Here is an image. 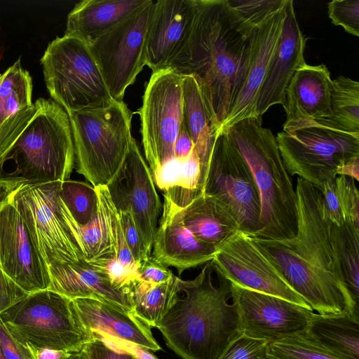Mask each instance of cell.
Returning <instances> with one entry per match:
<instances>
[{
  "label": "cell",
  "instance_id": "6da1fadb",
  "mask_svg": "<svg viewBox=\"0 0 359 359\" xmlns=\"http://www.w3.org/2000/svg\"><path fill=\"white\" fill-rule=\"evenodd\" d=\"M196 5L189 36L165 68L196 79L217 134L243 83L256 26L228 0H196Z\"/></svg>",
  "mask_w": 359,
  "mask_h": 359
},
{
  "label": "cell",
  "instance_id": "7a4b0ae2",
  "mask_svg": "<svg viewBox=\"0 0 359 359\" xmlns=\"http://www.w3.org/2000/svg\"><path fill=\"white\" fill-rule=\"evenodd\" d=\"M296 234L282 240L252 237L277 266L290 286L318 314H350L359 318V306L345 285L329 238L321 191L298 177L295 187Z\"/></svg>",
  "mask_w": 359,
  "mask_h": 359
},
{
  "label": "cell",
  "instance_id": "3957f363",
  "mask_svg": "<svg viewBox=\"0 0 359 359\" xmlns=\"http://www.w3.org/2000/svg\"><path fill=\"white\" fill-rule=\"evenodd\" d=\"M210 261L193 280H180L178 299L158 330L167 346L182 359H219L243 334L237 306L227 302L230 283L219 276L213 284Z\"/></svg>",
  "mask_w": 359,
  "mask_h": 359
},
{
  "label": "cell",
  "instance_id": "277c9868",
  "mask_svg": "<svg viewBox=\"0 0 359 359\" xmlns=\"http://www.w3.org/2000/svg\"><path fill=\"white\" fill-rule=\"evenodd\" d=\"M36 112L0 156V187L63 182L74 167V147L67 111L52 99L35 101Z\"/></svg>",
  "mask_w": 359,
  "mask_h": 359
},
{
  "label": "cell",
  "instance_id": "5b68a950",
  "mask_svg": "<svg viewBox=\"0 0 359 359\" xmlns=\"http://www.w3.org/2000/svg\"><path fill=\"white\" fill-rule=\"evenodd\" d=\"M226 131L248 164L259 190V227L252 237L292 238L297 230V195L276 137L270 129L262 126L260 116L241 120Z\"/></svg>",
  "mask_w": 359,
  "mask_h": 359
},
{
  "label": "cell",
  "instance_id": "8992f818",
  "mask_svg": "<svg viewBox=\"0 0 359 359\" xmlns=\"http://www.w3.org/2000/svg\"><path fill=\"white\" fill-rule=\"evenodd\" d=\"M68 114L77 172L94 187L107 186L129 151L132 111L123 101H112Z\"/></svg>",
  "mask_w": 359,
  "mask_h": 359
},
{
  "label": "cell",
  "instance_id": "52a82bcc",
  "mask_svg": "<svg viewBox=\"0 0 359 359\" xmlns=\"http://www.w3.org/2000/svg\"><path fill=\"white\" fill-rule=\"evenodd\" d=\"M0 320L25 348L72 352L95 338L80 322L72 301L49 289L27 294L2 311Z\"/></svg>",
  "mask_w": 359,
  "mask_h": 359
},
{
  "label": "cell",
  "instance_id": "ba28073f",
  "mask_svg": "<svg viewBox=\"0 0 359 359\" xmlns=\"http://www.w3.org/2000/svg\"><path fill=\"white\" fill-rule=\"evenodd\" d=\"M41 63L52 100L68 114L114 101L84 41L72 36L57 37L48 44Z\"/></svg>",
  "mask_w": 359,
  "mask_h": 359
},
{
  "label": "cell",
  "instance_id": "9c48e42d",
  "mask_svg": "<svg viewBox=\"0 0 359 359\" xmlns=\"http://www.w3.org/2000/svg\"><path fill=\"white\" fill-rule=\"evenodd\" d=\"M61 182L1 187L22 217L47 267L86 262L58 208Z\"/></svg>",
  "mask_w": 359,
  "mask_h": 359
},
{
  "label": "cell",
  "instance_id": "30bf717a",
  "mask_svg": "<svg viewBox=\"0 0 359 359\" xmlns=\"http://www.w3.org/2000/svg\"><path fill=\"white\" fill-rule=\"evenodd\" d=\"M276 137L289 175H297L321 191L338 168L359 156V136L318 126L278 133Z\"/></svg>",
  "mask_w": 359,
  "mask_h": 359
},
{
  "label": "cell",
  "instance_id": "8fae6325",
  "mask_svg": "<svg viewBox=\"0 0 359 359\" xmlns=\"http://www.w3.org/2000/svg\"><path fill=\"white\" fill-rule=\"evenodd\" d=\"M202 194L219 201L240 231L255 236L260 217L259 190L248 164L226 130L215 137Z\"/></svg>",
  "mask_w": 359,
  "mask_h": 359
},
{
  "label": "cell",
  "instance_id": "7c38bea8",
  "mask_svg": "<svg viewBox=\"0 0 359 359\" xmlns=\"http://www.w3.org/2000/svg\"><path fill=\"white\" fill-rule=\"evenodd\" d=\"M182 80L168 68L152 72L137 111L151 175L174 158L175 142L183 121Z\"/></svg>",
  "mask_w": 359,
  "mask_h": 359
},
{
  "label": "cell",
  "instance_id": "4fadbf2b",
  "mask_svg": "<svg viewBox=\"0 0 359 359\" xmlns=\"http://www.w3.org/2000/svg\"><path fill=\"white\" fill-rule=\"evenodd\" d=\"M154 8L152 1L88 44L114 101H123L146 65L145 39Z\"/></svg>",
  "mask_w": 359,
  "mask_h": 359
},
{
  "label": "cell",
  "instance_id": "5bb4252c",
  "mask_svg": "<svg viewBox=\"0 0 359 359\" xmlns=\"http://www.w3.org/2000/svg\"><path fill=\"white\" fill-rule=\"evenodd\" d=\"M210 262L217 273L231 283L311 309L253 238L241 231L219 246Z\"/></svg>",
  "mask_w": 359,
  "mask_h": 359
},
{
  "label": "cell",
  "instance_id": "9a60e30c",
  "mask_svg": "<svg viewBox=\"0 0 359 359\" xmlns=\"http://www.w3.org/2000/svg\"><path fill=\"white\" fill-rule=\"evenodd\" d=\"M107 187L116 210L130 212L142 243L150 256L161 203L150 169L133 137L121 168Z\"/></svg>",
  "mask_w": 359,
  "mask_h": 359
},
{
  "label": "cell",
  "instance_id": "2e32d148",
  "mask_svg": "<svg viewBox=\"0 0 359 359\" xmlns=\"http://www.w3.org/2000/svg\"><path fill=\"white\" fill-rule=\"evenodd\" d=\"M230 295L239 312L243 334L268 343L304 334L313 313L283 298L231 283Z\"/></svg>",
  "mask_w": 359,
  "mask_h": 359
},
{
  "label": "cell",
  "instance_id": "e0dca14e",
  "mask_svg": "<svg viewBox=\"0 0 359 359\" xmlns=\"http://www.w3.org/2000/svg\"><path fill=\"white\" fill-rule=\"evenodd\" d=\"M0 269L27 294L49 287L48 267L22 217L1 187Z\"/></svg>",
  "mask_w": 359,
  "mask_h": 359
},
{
  "label": "cell",
  "instance_id": "ac0fdd59",
  "mask_svg": "<svg viewBox=\"0 0 359 359\" xmlns=\"http://www.w3.org/2000/svg\"><path fill=\"white\" fill-rule=\"evenodd\" d=\"M306 38L299 26L293 1L286 0L281 33L259 89L256 114L262 116L273 105L285 103L286 90L295 72L304 65Z\"/></svg>",
  "mask_w": 359,
  "mask_h": 359
},
{
  "label": "cell",
  "instance_id": "d6986e66",
  "mask_svg": "<svg viewBox=\"0 0 359 359\" xmlns=\"http://www.w3.org/2000/svg\"><path fill=\"white\" fill-rule=\"evenodd\" d=\"M196 0L154 1L145 39V62L152 72L165 69L187 41Z\"/></svg>",
  "mask_w": 359,
  "mask_h": 359
},
{
  "label": "cell",
  "instance_id": "ffe728a7",
  "mask_svg": "<svg viewBox=\"0 0 359 359\" xmlns=\"http://www.w3.org/2000/svg\"><path fill=\"white\" fill-rule=\"evenodd\" d=\"M284 18L285 6L257 25L252 31L250 55L243 83L217 133L241 120L257 117L256 104L258 93L279 39Z\"/></svg>",
  "mask_w": 359,
  "mask_h": 359
},
{
  "label": "cell",
  "instance_id": "44dd1931",
  "mask_svg": "<svg viewBox=\"0 0 359 359\" xmlns=\"http://www.w3.org/2000/svg\"><path fill=\"white\" fill-rule=\"evenodd\" d=\"M333 82L325 65H304L292 77L283 105V131L313 126L329 116Z\"/></svg>",
  "mask_w": 359,
  "mask_h": 359
},
{
  "label": "cell",
  "instance_id": "7402d4cb",
  "mask_svg": "<svg viewBox=\"0 0 359 359\" xmlns=\"http://www.w3.org/2000/svg\"><path fill=\"white\" fill-rule=\"evenodd\" d=\"M215 247L197 239L184 225L181 208L163 196L162 215L157 226L151 256L178 274L212 260Z\"/></svg>",
  "mask_w": 359,
  "mask_h": 359
},
{
  "label": "cell",
  "instance_id": "603a6c76",
  "mask_svg": "<svg viewBox=\"0 0 359 359\" xmlns=\"http://www.w3.org/2000/svg\"><path fill=\"white\" fill-rule=\"evenodd\" d=\"M48 289L67 299H93L133 312L127 294L112 287L103 272L88 262L48 267Z\"/></svg>",
  "mask_w": 359,
  "mask_h": 359
},
{
  "label": "cell",
  "instance_id": "cb8c5ba5",
  "mask_svg": "<svg viewBox=\"0 0 359 359\" xmlns=\"http://www.w3.org/2000/svg\"><path fill=\"white\" fill-rule=\"evenodd\" d=\"M71 301L80 322L91 333L104 332L151 351L162 349L151 328L133 312L93 299Z\"/></svg>",
  "mask_w": 359,
  "mask_h": 359
},
{
  "label": "cell",
  "instance_id": "d4e9b609",
  "mask_svg": "<svg viewBox=\"0 0 359 359\" xmlns=\"http://www.w3.org/2000/svg\"><path fill=\"white\" fill-rule=\"evenodd\" d=\"M32 79L19 58L0 74V156L13 144L36 112Z\"/></svg>",
  "mask_w": 359,
  "mask_h": 359
},
{
  "label": "cell",
  "instance_id": "484cf974",
  "mask_svg": "<svg viewBox=\"0 0 359 359\" xmlns=\"http://www.w3.org/2000/svg\"><path fill=\"white\" fill-rule=\"evenodd\" d=\"M151 0H83L67 16L65 35L88 44L117 25Z\"/></svg>",
  "mask_w": 359,
  "mask_h": 359
},
{
  "label": "cell",
  "instance_id": "4316f807",
  "mask_svg": "<svg viewBox=\"0 0 359 359\" xmlns=\"http://www.w3.org/2000/svg\"><path fill=\"white\" fill-rule=\"evenodd\" d=\"M184 226L199 241L217 248L240 231L234 217L219 201L205 194L181 208Z\"/></svg>",
  "mask_w": 359,
  "mask_h": 359
},
{
  "label": "cell",
  "instance_id": "83f0119b",
  "mask_svg": "<svg viewBox=\"0 0 359 359\" xmlns=\"http://www.w3.org/2000/svg\"><path fill=\"white\" fill-rule=\"evenodd\" d=\"M182 77V123L199 159L203 188L217 129L196 79L192 76Z\"/></svg>",
  "mask_w": 359,
  "mask_h": 359
},
{
  "label": "cell",
  "instance_id": "f1b7e54d",
  "mask_svg": "<svg viewBox=\"0 0 359 359\" xmlns=\"http://www.w3.org/2000/svg\"><path fill=\"white\" fill-rule=\"evenodd\" d=\"M304 335L338 359H359V318L313 313Z\"/></svg>",
  "mask_w": 359,
  "mask_h": 359
},
{
  "label": "cell",
  "instance_id": "f546056e",
  "mask_svg": "<svg viewBox=\"0 0 359 359\" xmlns=\"http://www.w3.org/2000/svg\"><path fill=\"white\" fill-rule=\"evenodd\" d=\"M180 280L175 275L158 284L137 280L127 291L133 314L151 328H157L180 295Z\"/></svg>",
  "mask_w": 359,
  "mask_h": 359
},
{
  "label": "cell",
  "instance_id": "4dcf8cb0",
  "mask_svg": "<svg viewBox=\"0 0 359 359\" xmlns=\"http://www.w3.org/2000/svg\"><path fill=\"white\" fill-rule=\"evenodd\" d=\"M97 197V213L86 225L79 224L74 219L60 195L57 199L60 215L83 253L86 262L101 257H115L110 241L105 210L101 199L98 196Z\"/></svg>",
  "mask_w": 359,
  "mask_h": 359
},
{
  "label": "cell",
  "instance_id": "1f68e13d",
  "mask_svg": "<svg viewBox=\"0 0 359 359\" xmlns=\"http://www.w3.org/2000/svg\"><path fill=\"white\" fill-rule=\"evenodd\" d=\"M332 82L330 114L313 126L359 136V83L344 76Z\"/></svg>",
  "mask_w": 359,
  "mask_h": 359
},
{
  "label": "cell",
  "instance_id": "d6a6232c",
  "mask_svg": "<svg viewBox=\"0 0 359 359\" xmlns=\"http://www.w3.org/2000/svg\"><path fill=\"white\" fill-rule=\"evenodd\" d=\"M320 191L326 219L337 226L349 222L359 228V191L353 179L337 176L325 183Z\"/></svg>",
  "mask_w": 359,
  "mask_h": 359
},
{
  "label": "cell",
  "instance_id": "836d02e7",
  "mask_svg": "<svg viewBox=\"0 0 359 359\" xmlns=\"http://www.w3.org/2000/svg\"><path fill=\"white\" fill-rule=\"evenodd\" d=\"M329 238L347 290L359 306V228L349 222L337 226L329 222Z\"/></svg>",
  "mask_w": 359,
  "mask_h": 359
},
{
  "label": "cell",
  "instance_id": "e575fe53",
  "mask_svg": "<svg viewBox=\"0 0 359 359\" xmlns=\"http://www.w3.org/2000/svg\"><path fill=\"white\" fill-rule=\"evenodd\" d=\"M152 177L154 184L163 191L177 187L193 191L197 196L203 193L201 165L194 148L187 158L172 159Z\"/></svg>",
  "mask_w": 359,
  "mask_h": 359
},
{
  "label": "cell",
  "instance_id": "d590c367",
  "mask_svg": "<svg viewBox=\"0 0 359 359\" xmlns=\"http://www.w3.org/2000/svg\"><path fill=\"white\" fill-rule=\"evenodd\" d=\"M59 195L79 224H87L97 213V194L95 187L88 183L69 180L63 181Z\"/></svg>",
  "mask_w": 359,
  "mask_h": 359
},
{
  "label": "cell",
  "instance_id": "8d00e7d4",
  "mask_svg": "<svg viewBox=\"0 0 359 359\" xmlns=\"http://www.w3.org/2000/svg\"><path fill=\"white\" fill-rule=\"evenodd\" d=\"M267 359H338L312 343L304 334L266 345Z\"/></svg>",
  "mask_w": 359,
  "mask_h": 359
},
{
  "label": "cell",
  "instance_id": "74e56055",
  "mask_svg": "<svg viewBox=\"0 0 359 359\" xmlns=\"http://www.w3.org/2000/svg\"><path fill=\"white\" fill-rule=\"evenodd\" d=\"M95 189L105 210L110 241L115 258L126 266L138 270V266L125 239L118 211L111 201L107 186H98Z\"/></svg>",
  "mask_w": 359,
  "mask_h": 359
},
{
  "label": "cell",
  "instance_id": "f35d334b",
  "mask_svg": "<svg viewBox=\"0 0 359 359\" xmlns=\"http://www.w3.org/2000/svg\"><path fill=\"white\" fill-rule=\"evenodd\" d=\"M88 262L103 272L112 287L126 294L130 286L140 279L138 270L126 266L114 257L97 258Z\"/></svg>",
  "mask_w": 359,
  "mask_h": 359
},
{
  "label": "cell",
  "instance_id": "ab89813d",
  "mask_svg": "<svg viewBox=\"0 0 359 359\" xmlns=\"http://www.w3.org/2000/svg\"><path fill=\"white\" fill-rule=\"evenodd\" d=\"M245 21L257 26L282 8L286 0H228Z\"/></svg>",
  "mask_w": 359,
  "mask_h": 359
},
{
  "label": "cell",
  "instance_id": "60d3db41",
  "mask_svg": "<svg viewBox=\"0 0 359 359\" xmlns=\"http://www.w3.org/2000/svg\"><path fill=\"white\" fill-rule=\"evenodd\" d=\"M332 22L359 36V0H333L327 4Z\"/></svg>",
  "mask_w": 359,
  "mask_h": 359
},
{
  "label": "cell",
  "instance_id": "b9f144b4",
  "mask_svg": "<svg viewBox=\"0 0 359 359\" xmlns=\"http://www.w3.org/2000/svg\"><path fill=\"white\" fill-rule=\"evenodd\" d=\"M267 343L242 334L227 346L219 359H267Z\"/></svg>",
  "mask_w": 359,
  "mask_h": 359
},
{
  "label": "cell",
  "instance_id": "7bdbcfd3",
  "mask_svg": "<svg viewBox=\"0 0 359 359\" xmlns=\"http://www.w3.org/2000/svg\"><path fill=\"white\" fill-rule=\"evenodd\" d=\"M117 211L125 239L139 268L141 263L149 256L147 255L142 243L130 212L128 209Z\"/></svg>",
  "mask_w": 359,
  "mask_h": 359
},
{
  "label": "cell",
  "instance_id": "ee69618b",
  "mask_svg": "<svg viewBox=\"0 0 359 359\" xmlns=\"http://www.w3.org/2000/svg\"><path fill=\"white\" fill-rule=\"evenodd\" d=\"M140 278L151 283H162L170 280L175 275L172 271L150 255L138 268Z\"/></svg>",
  "mask_w": 359,
  "mask_h": 359
},
{
  "label": "cell",
  "instance_id": "f6af8a7d",
  "mask_svg": "<svg viewBox=\"0 0 359 359\" xmlns=\"http://www.w3.org/2000/svg\"><path fill=\"white\" fill-rule=\"evenodd\" d=\"M93 334L95 337L100 339L113 349L127 353L135 359H158L150 351L128 341L111 336L104 332H95Z\"/></svg>",
  "mask_w": 359,
  "mask_h": 359
},
{
  "label": "cell",
  "instance_id": "bcb514c9",
  "mask_svg": "<svg viewBox=\"0 0 359 359\" xmlns=\"http://www.w3.org/2000/svg\"><path fill=\"white\" fill-rule=\"evenodd\" d=\"M88 359H133L125 352L118 351L107 345L102 340L95 337L81 348Z\"/></svg>",
  "mask_w": 359,
  "mask_h": 359
},
{
  "label": "cell",
  "instance_id": "7dc6e473",
  "mask_svg": "<svg viewBox=\"0 0 359 359\" xmlns=\"http://www.w3.org/2000/svg\"><path fill=\"white\" fill-rule=\"evenodd\" d=\"M27 294L0 269V313Z\"/></svg>",
  "mask_w": 359,
  "mask_h": 359
},
{
  "label": "cell",
  "instance_id": "c3c4849f",
  "mask_svg": "<svg viewBox=\"0 0 359 359\" xmlns=\"http://www.w3.org/2000/svg\"><path fill=\"white\" fill-rule=\"evenodd\" d=\"M0 351L5 359H32L30 351L12 337L1 320Z\"/></svg>",
  "mask_w": 359,
  "mask_h": 359
},
{
  "label": "cell",
  "instance_id": "681fc988",
  "mask_svg": "<svg viewBox=\"0 0 359 359\" xmlns=\"http://www.w3.org/2000/svg\"><path fill=\"white\" fill-rule=\"evenodd\" d=\"M194 150V144L183 123L174 146V158H187Z\"/></svg>",
  "mask_w": 359,
  "mask_h": 359
},
{
  "label": "cell",
  "instance_id": "f907efd6",
  "mask_svg": "<svg viewBox=\"0 0 359 359\" xmlns=\"http://www.w3.org/2000/svg\"><path fill=\"white\" fill-rule=\"evenodd\" d=\"M338 175H344L358 182L359 180V156L349 160L340 166L337 171Z\"/></svg>",
  "mask_w": 359,
  "mask_h": 359
},
{
  "label": "cell",
  "instance_id": "816d5d0a",
  "mask_svg": "<svg viewBox=\"0 0 359 359\" xmlns=\"http://www.w3.org/2000/svg\"><path fill=\"white\" fill-rule=\"evenodd\" d=\"M31 353L32 359H64L67 352L48 348H27Z\"/></svg>",
  "mask_w": 359,
  "mask_h": 359
},
{
  "label": "cell",
  "instance_id": "f5cc1de1",
  "mask_svg": "<svg viewBox=\"0 0 359 359\" xmlns=\"http://www.w3.org/2000/svg\"><path fill=\"white\" fill-rule=\"evenodd\" d=\"M64 359H88L84 353L80 350L67 352Z\"/></svg>",
  "mask_w": 359,
  "mask_h": 359
},
{
  "label": "cell",
  "instance_id": "db71d44e",
  "mask_svg": "<svg viewBox=\"0 0 359 359\" xmlns=\"http://www.w3.org/2000/svg\"><path fill=\"white\" fill-rule=\"evenodd\" d=\"M0 359H5V358L4 357V355L1 353V351H0Z\"/></svg>",
  "mask_w": 359,
  "mask_h": 359
},
{
  "label": "cell",
  "instance_id": "11a10c76",
  "mask_svg": "<svg viewBox=\"0 0 359 359\" xmlns=\"http://www.w3.org/2000/svg\"><path fill=\"white\" fill-rule=\"evenodd\" d=\"M133 359H135V358H133Z\"/></svg>",
  "mask_w": 359,
  "mask_h": 359
}]
</instances>
